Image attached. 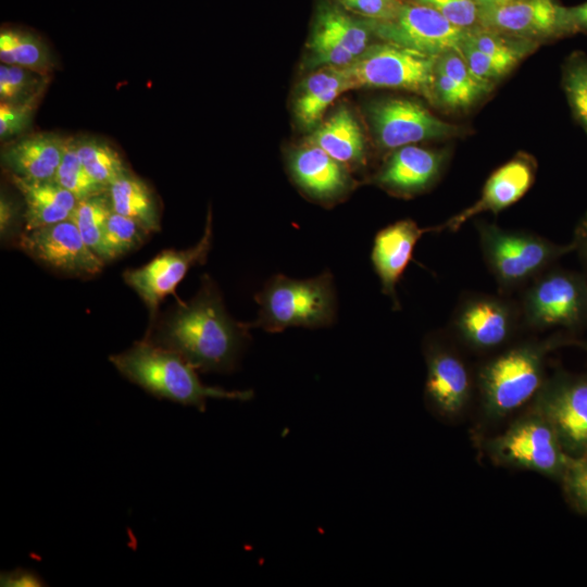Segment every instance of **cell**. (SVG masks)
I'll return each mask as SVG.
<instances>
[{
    "label": "cell",
    "mask_w": 587,
    "mask_h": 587,
    "mask_svg": "<svg viewBox=\"0 0 587 587\" xmlns=\"http://www.w3.org/2000/svg\"><path fill=\"white\" fill-rule=\"evenodd\" d=\"M249 329L229 316L215 283L202 275L198 292L149 326L145 339L174 351L199 372L228 373L238 365Z\"/></svg>",
    "instance_id": "1"
},
{
    "label": "cell",
    "mask_w": 587,
    "mask_h": 587,
    "mask_svg": "<svg viewBox=\"0 0 587 587\" xmlns=\"http://www.w3.org/2000/svg\"><path fill=\"white\" fill-rule=\"evenodd\" d=\"M569 345L583 344L559 333L542 340L517 344L487 361L477 376L484 420L501 422L530 403L547 378L548 354Z\"/></svg>",
    "instance_id": "2"
},
{
    "label": "cell",
    "mask_w": 587,
    "mask_h": 587,
    "mask_svg": "<svg viewBox=\"0 0 587 587\" xmlns=\"http://www.w3.org/2000/svg\"><path fill=\"white\" fill-rule=\"evenodd\" d=\"M115 369L129 382L159 399H166L204 412L208 399L248 401L252 390H226L204 385L198 371L179 354L147 339L110 355Z\"/></svg>",
    "instance_id": "3"
},
{
    "label": "cell",
    "mask_w": 587,
    "mask_h": 587,
    "mask_svg": "<svg viewBox=\"0 0 587 587\" xmlns=\"http://www.w3.org/2000/svg\"><path fill=\"white\" fill-rule=\"evenodd\" d=\"M254 300L259 304L258 316L247 326L268 333L289 327H327L337 317V295L328 270L308 279L276 274L255 294Z\"/></svg>",
    "instance_id": "4"
},
{
    "label": "cell",
    "mask_w": 587,
    "mask_h": 587,
    "mask_svg": "<svg viewBox=\"0 0 587 587\" xmlns=\"http://www.w3.org/2000/svg\"><path fill=\"white\" fill-rule=\"evenodd\" d=\"M479 246L489 271L503 291L523 286L547 271L574 245H559L524 230L501 228L485 221L476 224Z\"/></svg>",
    "instance_id": "5"
},
{
    "label": "cell",
    "mask_w": 587,
    "mask_h": 587,
    "mask_svg": "<svg viewBox=\"0 0 587 587\" xmlns=\"http://www.w3.org/2000/svg\"><path fill=\"white\" fill-rule=\"evenodd\" d=\"M482 448L496 465L535 472L559 483L571 459L550 423L530 407L501 434L485 438Z\"/></svg>",
    "instance_id": "6"
},
{
    "label": "cell",
    "mask_w": 587,
    "mask_h": 587,
    "mask_svg": "<svg viewBox=\"0 0 587 587\" xmlns=\"http://www.w3.org/2000/svg\"><path fill=\"white\" fill-rule=\"evenodd\" d=\"M436 60L435 57L384 41L370 46L342 68L353 88H401L433 101Z\"/></svg>",
    "instance_id": "7"
},
{
    "label": "cell",
    "mask_w": 587,
    "mask_h": 587,
    "mask_svg": "<svg viewBox=\"0 0 587 587\" xmlns=\"http://www.w3.org/2000/svg\"><path fill=\"white\" fill-rule=\"evenodd\" d=\"M521 316L534 329L586 326L587 279L576 272L548 268L526 289Z\"/></svg>",
    "instance_id": "8"
},
{
    "label": "cell",
    "mask_w": 587,
    "mask_h": 587,
    "mask_svg": "<svg viewBox=\"0 0 587 587\" xmlns=\"http://www.w3.org/2000/svg\"><path fill=\"white\" fill-rule=\"evenodd\" d=\"M529 407L550 423L567 455L587 453V374L555 371Z\"/></svg>",
    "instance_id": "9"
},
{
    "label": "cell",
    "mask_w": 587,
    "mask_h": 587,
    "mask_svg": "<svg viewBox=\"0 0 587 587\" xmlns=\"http://www.w3.org/2000/svg\"><path fill=\"white\" fill-rule=\"evenodd\" d=\"M367 20L373 34L384 41L435 58L459 50L469 30L453 25L428 7L404 0L394 18Z\"/></svg>",
    "instance_id": "10"
},
{
    "label": "cell",
    "mask_w": 587,
    "mask_h": 587,
    "mask_svg": "<svg viewBox=\"0 0 587 587\" xmlns=\"http://www.w3.org/2000/svg\"><path fill=\"white\" fill-rule=\"evenodd\" d=\"M212 239V216L209 211L203 235L195 246L184 250H164L147 264L123 273L125 283L137 292L149 310V326L157 321L160 302L167 295H175L176 286L191 267L205 263Z\"/></svg>",
    "instance_id": "11"
},
{
    "label": "cell",
    "mask_w": 587,
    "mask_h": 587,
    "mask_svg": "<svg viewBox=\"0 0 587 587\" xmlns=\"http://www.w3.org/2000/svg\"><path fill=\"white\" fill-rule=\"evenodd\" d=\"M16 241L32 259L65 276L92 277L105 263L84 241L72 218L23 232Z\"/></svg>",
    "instance_id": "12"
},
{
    "label": "cell",
    "mask_w": 587,
    "mask_h": 587,
    "mask_svg": "<svg viewBox=\"0 0 587 587\" xmlns=\"http://www.w3.org/2000/svg\"><path fill=\"white\" fill-rule=\"evenodd\" d=\"M369 118L378 145L398 149L429 139L459 136L461 128L434 115L411 99H387L369 108Z\"/></svg>",
    "instance_id": "13"
},
{
    "label": "cell",
    "mask_w": 587,
    "mask_h": 587,
    "mask_svg": "<svg viewBox=\"0 0 587 587\" xmlns=\"http://www.w3.org/2000/svg\"><path fill=\"white\" fill-rule=\"evenodd\" d=\"M479 26L534 42L574 34L567 7L557 0H515L479 8Z\"/></svg>",
    "instance_id": "14"
},
{
    "label": "cell",
    "mask_w": 587,
    "mask_h": 587,
    "mask_svg": "<svg viewBox=\"0 0 587 587\" xmlns=\"http://www.w3.org/2000/svg\"><path fill=\"white\" fill-rule=\"evenodd\" d=\"M424 399L433 413L452 420L466 410L473 394L471 373L454 349L436 337L424 345Z\"/></svg>",
    "instance_id": "15"
},
{
    "label": "cell",
    "mask_w": 587,
    "mask_h": 587,
    "mask_svg": "<svg viewBox=\"0 0 587 587\" xmlns=\"http://www.w3.org/2000/svg\"><path fill=\"white\" fill-rule=\"evenodd\" d=\"M521 312L499 297L473 295L457 308L452 326L459 339L475 351H491L515 333Z\"/></svg>",
    "instance_id": "16"
},
{
    "label": "cell",
    "mask_w": 587,
    "mask_h": 587,
    "mask_svg": "<svg viewBox=\"0 0 587 587\" xmlns=\"http://www.w3.org/2000/svg\"><path fill=\"white\" fill-rule=\"evenodd\" d=\"M536 164L527 155L520 154L498 167L486 180L479 199L444 224L433 227V233L457 232L470 218L483 213L498 214L517 202L535 179Z\"/></svg>",
    "instance_id": "17"
},
{
    "label": "cell",
    "mask_w": 587,
    "mask_h": 587,
    "mask_svg": "<svg viewBox=\"0 0 587 587\" xmlns=\"http://www.w3.org/2000/svg\"><path fill=\"white\" fill-rule=\"evenodd\" d=\"M433 233V227L422 228L411 218L387 225L374 237L371 261L377 274L382 291L388 296L395 309L400 308L396 287L413 257L420 238Z\"/></svg>",
    "instance_id": "18"
},
{
    "label": "cell",
    "mask_w": 587,
    "mask_h": 587,
    "mask_svg": "<svg viewBox=\"0 0 587 587\" xmlns=\"http://www.w3.org/2000/svg\"><path fill=\"white\" fill-rule=\"evenodd\" d=\"M446 154L417 146L398 148L375 175L374 182L399 196H412L430 187L440 176Z\"/></svg>",
    "instance_id": "19"
},
{
    "label": "cell",
    "mask_w": 587,
    "mask_h": 587,
    "mask_svg": "<svg viewBox=\"0 0 587 587\" xmlns=\"http://www.w3.org/2000/svg\"><path fill=\"white\" fill-rule=\"evenodd\" d=\"M288 166L298 187L322 202L341 198L351 187L346 166L312 143L294 150Z\"/></svg>",
    "instance_id": "20"
},
{
    "label": "cell",
    "mask_w": 587,
    "mask_h": 587,
    "mask_svg": "<svg viewBox=\"0 0 587 587\" xmlns=\"http://www.w3.org/2000/svg\"><path fill=\"white\" fill-rule=\"evenodd\" d=\"M65 142L66 137L53 133L25 136L5 146L1 161L9 173L24 179H54Z\"/></svg>",
    "instance_id": "21"
},
{
    "label": "cell",
    "mask_w": 587,
    "mask_h": 587,
    "mask_svg": "<svg viewBox=\"0 0 587 587\" xmlns=\"http://www.w3.org/2000/svg\"><path fill=\"white\" fill-rule=\"evenodd\" d=\"M9 178L25 202L24 232L71 218L79 201L55 179L29 180L12 173Z\"/></svg>",
    "instance_id": "22"
},
{
    "label": "cell",
    "mask_w": 587,
    "mask_h": 587,
    "mask_svg": "<svg viewBox=\"0 0 587 587\" xmlns=\"http://www.w3.org/2000/svg\"><path fill=\"white\" fill-rule=\"evenodd\" d=\"M310 143L320 147L345 166H357L364 162L363 134L346 107L339 108L313 133Z\"/></svg>",
    "instance_id": "23"
},
{
    "label": "cell",
    "mask_w": 587,
    "mask_h": 587,
    "mask_svg": "<svg viewBox=\"0 0 587 587\" xmlns=\"http://www.w3.org/2000/svg\"><path fill=\"white\" fill-rule=\"evenodd\" d=\"M350 89L353 86L342 67L326 66L320 70L301 86L295 103L297 118L304 126L315 125L335 99Z\"/></svg>",
    "instance_id": "24"
},
{
    "label": "cell",
    "mask_w": 587,
    "mask_h": 587,
    "mask_svg": "<svg viewBox=\"0 0 587 587\" xmlns=\"http://www.w3.org/2000/svg\"><path fill=\"white\" fill-rule=\"evenodd\" d=\"M112 210L138 221L150 233L161 229V214L157 198L145 180L130 172L108 187Z\"/></svg>",
    "instance_id": "25"
},
{
    "label": "cell",
    "mask_w": 587,
    "mask_h": 587,
    "mask_svg": "<svg viewBox=\"0 0 587 587\" xmlns=\"http://www.w3.org/2000/svg\"><path fill=\"white\" fill-rule=\"evenodd\" d=\"M0 61L42 76H48L54 67L53 58L43 39L32 30L8 25L0 30Z\"/></svg>",
    "instance_id": "26"
},
{
    "label": "cell",
    "mask_w": 587,
    "mask_h": 587,
    "mask_svg": "<svg viewBox=\"0 0 587 587\" xmlns=\"http://www.w3.org/2000/svg\"><path fill=\"white\" fill-rule=\"evenodd\" d=\"M313 27L325 33L355 58L370 47V36L373 34L367 18L355 20L340 8L330 4L319 8Z\"/></svg>",
    "instance_id": "27"
},
{
    "label": "cell",
    "mask_w": 587,
    "mask_h": 587,
    "mask_svg": "<svg viewBox=\"0 0 587 587\" xmlns=\"http://www.w3.org/2000/svg\"><path fill=\"white\" fill-rule=\"evenodd\" d=\"M75 146L88 174L107 189L129 172L121 154L108 142L93 137H80L75 138Z\"/></svg>",
    "instance_id": "28"
},
{
    "label": "cell",
    "mask_w": 587,
    "mask_h": 587,
    "mask_svg": "<svg viewBox=\"0 0 587 587\" xmlns=\"http://www.w3.org/2000/svg\"><path fill=\"white\" fill-rule=\"evenodd\" d=\"M111 212V202L104 191L79 200L71 217L84 241L101 259L103 235Z\"/></svg>",
    "instance_id": "29"
},
{
    "label": "cell",
    "mask_w": 587,
    "mask_h": 587,
    "mask_svg": "<svg viewBox=\"0 0 587 587\" xmlns=\"http://www.w3.org/2000/svg\"><path fill=\"white\" fill-rule=\"evenodd\" d=\"M149 234L138 221L112 210L103 235L102 260L109 262L137 249Z\"/></svg>",
    "instance_id": "30"
},
{
    "label": "cell",
    "mask_w": 587,
    "mask_h": 587,
    "mask_svg": "<svg viewBox=\"0 0 587 587\" xmlns=\"http://www.w3.org/2000/svg\"><path fill=\"white\" fill-rule=\"evenodd\" d=\"M465 39L482 52L513 67L530 48L537 46V42L509 37L480 26L469 29Z\"/></svg>",
    "instance_id": "31"
},
{
    "label": "cell",
    "mask_w": 587,
    "mask_h": 587,
    "mask_svg": "<svg viewBox=\"0 0 587 587\" xmlns=\"http://www.w3.org/2000/svg\"><path fill=\"white\" fill-rule=\"evenodd\" d=\"M54 179L78 200L108 190L98 184L82 164L77 155L74 137H66L62 160Z\"/></svg>",
    "instance_id": "32"
},
{
    "label": "cell",
    "mask_w": 587,
    "mask_h": 587,
    "mask_svg": "<svg viewBox=\"0 0 587 587\" xmlns=\"http://www.w3.org/2000/svg\"><path fill=\"white\" fill-rule=\"evenodd\" d=\"M562 86L572 113L587 134V55L573 52L565 61Z\"/></svg>",
    "instance_id": "33"
},
{
    "label": "cell",
    "mask_w": 587,
    "mask_h": 587,
    "mask_svg": "<svg viewBox=\"0 0 587 587\" xmlns=\"http://www.w3.org/2000/svg\"><path fill=\"white\" fill-rule=\"evenodd\" d=\"M48 83V76L39 75L18 65H0V100L15 102L24 100Z\"/></svg>",
    "instance_id": "34"
},
{
    "label": "cell",
    "mask_w": 587,
    "mask_h": 587,
    "mask_svg": "<svg viewBox=\"0 0 587 587\" xmlns=\"http://www.w3.org/2000/svg\"><path fill=\"white\" fill-rule=\"evenodd\" d=\"M47 84L24 100L1 102L0 138L2 141L20 135L29 126Z\"/></svg>",
    "instance_id": "35"
},
{
    "label": "cell",
    "mask_w": 587,
    "mask_h": 587,
    "mask_svg": "<svg viewBox=\"0 0 587 587\" xmlns=\"http://www.w3.org/2000/svg\"><path fill=\"white\" fill-rule=\"evenodd\" d=\"M435 66L446 73L476 101L492 87L491 85L478 80L471 73L459 50H450L437 57Z\"/></svg>",
    "instance_id": "36"
},
{
    "label": "cell",
    "mask_w": 587,
    "mask_h": 587,
    "mask_svg": "<svg viewBox=\"0 0 587 587\" xmlns=\"http://www.w3.org/2000/svg\"><path fill=\"white\" fill-rule=\"evenodd\" d=\"M560 483L569 504L579 514L587 515V453L571 457Z\"/></svg>",
    "instance_id": "37"
},
{
    "label": "cell",
    "mask_w": 587,
    "mask_h": 587,
    "mask_svg": "<svg viewBox=\"0 0 587 587\" xmlns=\"http://www.w3.org/2000/svg\"><path fill=\"white\" fill-rule=\"evenodd\" d=\"M466 36V35H465ZM459 52L471 73L480 82L491 85L507 75L513 66L496 60L471 45L464 37Z\"/></svg>",
    "instance_id": "38"
},
{
    "label": "cell",
    "mask_w": 587,
    "mask_h": 587,
    "mask_svg": "<svg viewBox=\"0 0 587 587\" xmlns=\"http://www.w3.org/2000/svg\"><path fill=\"white\" fill-rule=\"evenodd\" d=\"M428 7L453 25L472 29L479 26V7L474 0H404Z\"/></svg>",
    "instance_id": "39"
},
{
    "label": "cell",
    "mask_w": 587,
    "mask_h": 587,
    "mask_svg": "<svg viewBox=\"0 0 587 587\" xmlns=\"http://www.w3.org/2000/svg\"><path fill=\"white\" fill-rule=\"evenodd\" d=\"M309 48L316 65L325 64L327 66L342 67L351 64L357 59L346 48L314 27L309 40Z\"/></svg>",
    "instance_id": "40"
},
{
    "label": "cell",
    "mask_w": 587,
    "mask_h": 587,
    "mask_svg": "<svg viewBox=\"0 0 587 587\" xmlns=\"http://www.w3.org/2000/svg\"><path fill=\"white\" fill-rule=\"evenodd\" d=\"M434 101L451 110L465 109L476 100L457 85L446 73L436 68L434 80Z\"/></svg>",
    "instance_id": "41"
},
{
    "label": "cell",
    "mask_w": 587,
    "mask_h": 587,
    "mask_svg": "<svg viewBox=\"0 0 587 587\" xmlns=\"http://www.w3.org/2000/svg\"><path fill=\"white\" fill-rule=\"evenodd\" d=\"M349 12L361 15L363 18L388 21L394 18L403 0H335Z\"/></svg>",
    "instance_id": "42"
},
{
    "label": "cell",
    "mask_w": 587,
    "mask_h": 587,
    "mask_svg": "<svg viewBox=\"0 0 587 587\" xmlns=\"http://www.w3.org/2000/svg\"><path fill=\"white\" fill-rule=\"evenodd\" d=\"M20 208L7 193L1 192L0 199V236L2 241H8L17 235L20 226ZM20 236V235H17Z\"/></svg>",
    "instance_id": "43"
},
{
    "label": "cell",
    "mask_w": 587,
    "mask_h": 587,
    "mask_svg": "<svg viewBox=\"0 0 587 587\" xmlns=\"http://www.w3.org/2000/svg\"><path fill=\"white\" fill-rule=\"evenodd\" d=\"M0 585L4 587H41L47 584L37 572L17 567L12 571L2 572L0 575Z\"/></svg>",
    "instance_id": "44"
},
{
    "label": "cell",
    "mask_w": 587,
    "mask_h": 587,
    "mask_svg": "<svg viewBox=\"0 0 587 587\" xmlns=\"http://www.w3.org/2000/svg\"><path fill=\"white\" fill-rule=\"evenodd\" d=\"M572 243L587 270V212L575 227Z\"/></svg>",
    "instance_id": "45"
},
{
    "label": "cell",
    "mask_w": 587,
    "mask_h": 587,
    "mask_svg": "<svg viewBox=\"0 0 587 587\" xmlns=\"http://www.w3.org/2000/svg\"><path fill=\"white\" fill-rule=\"evenodd\" d=\"M567 13L574 34L587 33V1L575 7H567Z\"/></svg>",
    "instance_id": "46"
},
{
    "label": "cell",
    "mask_w": 587,
    "mask_h": 587,
    "mask_svg": "<svg viewBox=\"0 0 587 587\" xmlns=\"http://www.w3.org/2000/svg\"><path fill=\"white\" fill-rule=\"evenodd\" d=\"M479 8H491L507 4L515 0H474Z\"/></svg>",
    "instance_id": "47"
}]
</instances>
